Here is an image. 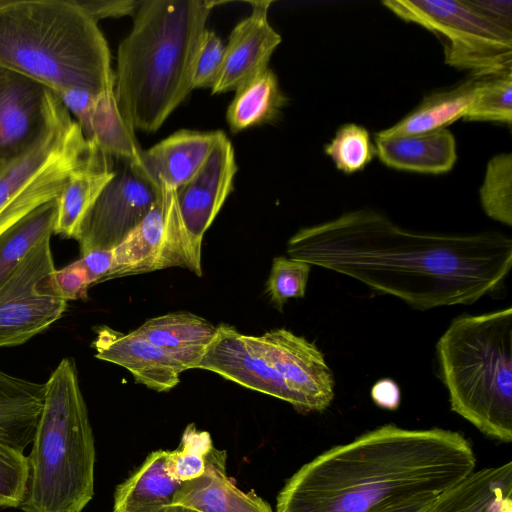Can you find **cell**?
Instances as JSON below:
<instances>
[{
    "label": "cell",
    "instance_id": "cell-1",
    "mask_svg": "<svg viewBox=\"0 0 512 512\" xmlns=\"http://www.w3.org/2000/svg\"><path fill=\"white\" fill-rule=\"evenodd\" d=\"M286 250L422 311L470 305L501 288L512 268V240L502 233L415 232L370 209L302 228Z\"/></svg>",
    "mask_w": 512,
    "mask_h": 512
},
{
    "label": "cell",
    "instance_id": "cell-2",
    "mask_svg": "<svg viewBox=\"0 0 512 512\" xmlns=\"http://www.w3.org/2000/svg\"><path fill=\"white\" fill-rule=\"evenodd\" d=\"M475 466L458 432L387 424L304 464L279 492L276 512H422Z\"/></svg>",
    "mask_w": 512,
    "mask_h": 512
},
{
    "label": "cell",
    "instance_id": "cell-3",
    "mask_svg": "<svg viewBox=\"0 0 512 512\" xmlns=\"http://www.w3.org/2000/svg\"><path fill=\"white\" fill-rule=\"evenodd\" d=\"M219 2L145 0L118 48L114 95L134 129L155 132L192 90V66L206 21Z\"/></svg>",
    "mask_w": 512,
    "mask_h": 512
},
{
    "label": "cell",
    "instance_id": "cell-4",
    "mask_svg": "<svg viewBox=\"0 0 512 512\" xmlns=\"http://www.w3.org/2000/svg\"><path fill=\"white\" fill-rule=\"evenodd\" d=\"M0 65L54 93L114 91L107 41L74 0H0Z\"/></svg>",
    "mask_w": 512,
    "mask_h": 512
},
{
    "label": "cell",
    "instance_id": "cell-5",
    "mask_svg": "<svg viewBox=\"0 0 512 512\" xmlns=\"http://www.w3.org/2000/svg\"><path fill=\"white\" fill-rule=\"evenodd\" d=\"M23 512H82L94 494L95 446L75 360L63 358L45 382L32 441Z\"/></svg>",
    "mask_w": 512,
    "mask_h": 512
},
{
    "label": "cell",
    "instance_id": "cell-6",
    "mask_svg": "<svg viewBox=\"0 0 512 512\" xmlns=\"http://www.w3.org/2000/svg\"><path fill=\"white\" fill-rule=\"evenodd\" d=\"M451 410L480 432L512 440V308L452 320L436 344Z\"/></svg>",
    "mask_w": 512,
    "mask_h": 512
},
{
    "label": "cell",
    "instance_id": "cell-7",
    "mask_svg": "<svg viewBox=\"0 0 512 512\" xmlns=\"http://www.w3.org/2000/svg\"><path fill=\"white\" fill-rule=\"evenodd\" d=\"M511 1L390 0L401 19L433 33L445 63L483 78L512 71Z\"/></svg>",
    "mask_w": 512,
    "mask_h": 512
},
{
    "label": "cell",
    "instance_id": "cell-8",
    "mask_svg": "<svg viewBox=\"0 0 512 512\" xmlns=\"http://www.w3.org/2000/svg\"><path fill=\"white\" fill-rule=\"evenodd\" d=\"M113 158L88 141L60 101L45 136L0 168V235L41 205L55 200L71 175Z\"/></svg>",
    "mask_w": 512,
    "mask_h": 512
},
{
    "label": "cell",
    "instance_id": "cell-9",
    "mask_svg": "<svg viewBox=\"0 0 512 512\" xmlns=\"http://www.w3.org/2000/svg\"><path fill=\"white\" fill-rule=\"evenodd\" d=\"M50 240L47 235L37 242L0 284V348L27 342L66 311L67 301L50 283L56 269Z\"/></svg>",
    "mask_w": 512,
    "mask_h": 512
},
{
    "label": "cell",
    "instance_id": "cell-10",
    "mask_svg": "<svg viewBox=\"0 0 512 512\" xmlns=\"http://www.w3.org/2000/svg\"><path fill=\"white\" fill-rule=\"evenodd\" d=\"M245 342L270 365L288 391L290 404L301 412H321L334 398V378L322 352L293 332L277 328Z\"/></svg>",
    "mask_w": 512,
    "mask_h": 512
},
{
    "label": "cell",
    "instance_id": "cell-11",
    "mask_svg": "<svg viewBox=\"0 0 512 512\" xmlns=\"http://www.w3.org/2000/svg\"><path fill=\"white\" fill-rule=\"evenodd\" d=\"M118 161L112 179L89 208L74 236L81 256L117 247L143 221L157 198V192L135 173L130 163Z\"/></svg>",
    "mask_w": 512,
    "mask_h": 512
},
{
    "label": "cell",
    "instance_id": "cell-12",
    "mask_svg": "<svg viewBox=\"0 0 512 512\" xmlns=\"http://www.w3.org/2000/svg\"><path fill=\"white\" fill-rule=\"evenodd\" d=\"M236 173L234 148L225 134L201 169L176 189L185 268L197 276H202L201 248L204 234L231 193Z\"/></svg>",
    "mask_w": 512,
    "mask_h": 512
},
{
    "label": "cell",
    "instance_id": "cell-13",
    "mask_svg": "<svg viewBox=\"0 0 512 512\" xmlns=\"http://www.w3.org/2000/svg\"><path fill=\"white\" fill-rule=\"evenodd\" d=\"M59 104L47 87L0 65V168L45 136Z\"/></svg>",
    "mask_w": 512,
    "mask_h": 512
},
{
    "label": "cell",
    "instance_id": "cell-14",
    "mask_svg": "<svg viewBox=\"0 0 512 512\" xmlns=\"http://www.w3.org/2000/svg\"><path fill=\"white\" fill-rule=\"evenodd\" d=\"M91 346L95 357L128 370L136 383L157 392L173 389L186 370L181 362L164 349L137 335L123 334L108 326L95 328Z\"/></svg>",
    "mask_w": 512,
    "mask_h": 512
},
{
    "label": "cell",
    "instance_id": "cell-15",
    "mask_svg": "<svg viewBox=\"0 0 512 512\" xmlns=\"http://www.w3.org/2000/svg\"><path fill=\"white\" fill-rule=\"evenodd\" d=\"M272 1H253L249 16L236 24L225 46L223 62L212 94L235 90L260 70L268 67L281 36L270 25L267 17Z\"/></svg>",
    "mask_w": 512,
    "mask_h": 512
},
{
    "label": "cell",
    "instance_id": "cell-16",
    "mask_svg": "<svg viewBox=\"0 0 512 512\" xmlns=\"http://www.w3.org/2000/svg\"><path fill=\"white\" fill-rule=\"evenodd\" d=\"M224 135L221 130H179L143 150L139 161L131 166L155 191L160 185L176 190L201 169Z\"/></svg>",
    "mask_w": 512,
    "mask_h": 512
},
{
    "label": "cell",
    "instance_id": "cell-17",
    "mask_svg": "<svg viewBox=\"0 0 512 512\" xmlns=\"http://www.w3.org/2000/svg\"><path fill=\"white\" fill-rule=\"evenodd\" d=\"M197 369L211 371L244 388L264 393L290 404L281 380L265 359L244 340L233 326L220 324Z\"/></svg>",
    "mask_w": 512,
    "mask_h": 512
},
{
    "label": "cell",
    "instance_id": "cell-18",
    "mask_svg": "<svg viewBox=\"0 0 512 512\" xmlns=\"http://www.w3.org/2000/svg\"><path fill=\"white\" fill-rule=\"evenodd\" d=\"M226 461V451L213 447L204 474L181 484L172 507L195 512H273L253 491L245 493L234 484L227 475Z\"/></svg>",
    "mask_w": 512,
    "mask_h": 512
},
{
    "label": "cell",
    "instance_id": "cell-19",
    "mask_svg": "<svg viewBox=\"0 0 512 512\" xmlns=\"http://www.w3.org/2000/svg\"><path fill=\"white\" fill-rule=\"evenodd\" d=\"M374 145L383 164L402 171L442 174L457 160L456 141L447 128L400 136L375 134Z\"/></svg>",
    "mask_w": 512,
    "mask_h": 512
},
{
    "label": "cell",
    "instance_id": "cell-20",
    "mask_svg": "<svg viewBox=\"0 0 512 512\" xmlns=\"http://www.w3.org/2000/svg\"><path fill=\"white\" fill-rule=\"evenodd\" d=\"M143 221L113 249L104 281L166 269V203L161 189Z\"/></svg>",
    "mask_w": 512,
    "mask_h": 512
},
{
    "label": "cell",
    "instance_id": "cell-21",
    "mask_svg": "<svg viewBox=\"0 0 512 512\" xmlns=\"http://www.w3.org/2000/svg\"><path fill=\"white\" fill-rule=\"evenodd\" d=\"M137 335L164 349L188 369H197L206 349L217 335V327L190 312H175L148 319Z\"/></svg>",
    "mask_w": 512,
    "mask_h": 512
},
{
    "label": "cell",
    "instance_id": "cell-22",
    "mask_svg": "<svg viewBox=\"0 0 512 512\" xmlns=\"http://www.w3.org/2000/svg\"><path fill=\"white\" fill-rule=\"evenodd\" d=\"M422 512H512V463L474 471Z\"/></svg>",
    "mask_w": 512,
    "mask_h": 512
},
{
    "label": "cell",
    "instance_id": "cell-23",
    "mask_svg": "<svg viewBox=\"0 0 512 512\" xmlns=\"http://www.w3.org/2000/svg\"><path fill=\"white\" fill-rule=\"evenodd\" d=\"M167 450L150 453L114 494L113 512H170L181 486L168 469Z\"/></svg>",
    "mask_w": 512,
    "mask_h": 512
},
{
    "label": "cell",
    "instance_id": "cell-24",
    "mask_svg": "<svg viewBox=\"0 0 512 512\" xmlns=\"http://www.w3.org/2000/svg\"><path fill=\"white\" fill-rule=\"evenodd\" d=\"M45 395V383L0 369V442L24 451L34 438Z\"/></svg>",
    "mask_w": 512,
    "mask_h": 512
},
{
    "label": "cell",
    "instance_id": "cell-25",
    "mask_svg": "<svg viewBox=\"0 0 512 512\" xmlns=\"http://www.w3.org/2000/svg\"><path fill=\"white\" fill-rule=\"evenodd\" d=\"M480 86V78L471 77L456 86L433 92L393 126L381 130L380 136L420 134L447 128L463 119L473 103Z\"/></svg>",
    "mask_w": 512,
    "mask_h": 512
},
{
    "label": "cell",
    "instance_id": "cell-26",
    "mask_svg": "<svg viewBox=\"0 0 512 512\" xmlns=\"http://www.w3.org/2000/svg\"><path fill=\"white\" fill-rule=\"evenodd\" d=\"M276 74L266 67L235 89L226 119L231 132L274 121L286 104Z\"/></svg>",
    "mask_w": 512,
    "mask_h": 512
},
{
    "label": "cell",
    "instance_id": "cell-27",
    "mask_svg": "<svg viewBox=\"0 0 512 512\" xmlns=\"http://www.w3.org/2000/svg\"><path fill=\"white\" fill-rule=\"evenodd\" d=\"M84 137L104 154L118 160L136 164L142 148L135 130L122 117L114 91L98 96L89 111L88 120L81 130Z\"/></svg>",
    "mask_w": 512,
    "mask_h": 512
},
{
    "label": "cell",
    "instance_id": "cell-28",
    "mask_svg": "<svg viewBox=\"0 0 512 512\" xmlns=\"http://www.w3.org/2000/svg\"><path fill=\"white\" fill-rule=\"evenodd\" d=\"M113 175L114 162L73 173L56 198L54 234L74 239L83 217Z\"/></svg>",
    "mask_w": 512,
    "mask_h": 512
},
{
    "label": "cell",
    "instance_id": "cell-29",
    "mask_svg": "<svg viewBox=\"0 0 512 512\" xmlns=\"http://www.w3.org/2000/svg\"><path fill=\"white\" fill-rule=\"evenodd\" d=\"M56 208V199L47 202L0 235V284L37 242L54 234Z\"/></svg>",
    "mask_w": 512,
    "mask_h": 512
},
{
    "label": "cell",
    "instance_id": "cell-30",
    "mask_svg": "<svg viewBox=\"0 0 512 512\" xmlns=\"http://www.w3.org/2000/svg\"><path fill=\"white\" fill-rule=\"evenodd\" d=\"M485 214L501 224L512 226V154L500 153L487 164L479 191Z\"/></svg>",
    "mask_w": 512,
    "mask_h": 512
},
{
    "label": "cell",
    "instance_id": "cell-31",
    "mask_svg": "<svg viewBox=\"0 0 512 512\" xmlns=\"http://www.w3.org/2000/svg\"><path fill=\"white\" fill-rule=\"evenodd\" d=\"M464 121H489L511 125L512 71L480 78L475 99Z\"/></svg>",
    "mask_w": 512,
    "mask_h": 512
},
{
    "label": "cell",
    "instance_id": "cell-32",
    "mask_svg": "<svg viewBox=\"0 0 512 512\" xmlns=\"http://www.w3.org/2000/svg\"><path fill=\"white\" fill-rule=\"evenodd\" d=\"M335 167L345 174L363 170L376 155L368 130L355 123L340 126L324 147Z\"/></svg>",
    "mask_w": 512,
    "mask_h": 512
},
{
    "label": "cell",
    "instance_id": "cell-33",
    "mask_svg": "<svg viewBox=\"0 0 512 512\" xmlns=\"http://www.w3.org/2000/svg\"><path fill=\"white\" fill-rule=\"evenodd\" d=\"M211 435L188 425L177 449L169 451L168 469L172 477L181 483L204 474L207 456L213 448Z\"/></svg>",
    "mask_w": 512,
    "mask_h": 512
},
{
    "label": "cell",
    "instance_id": "cell-34",
    "mask_svg": "<svg viewBox=\"0 0 512 512\" xmlns=\"http://www.w3.org/2000/svg\"><path fill=\"white\" fill-rule=\"evenodd\" d=\"M311 266L294 258L280 256L273 259L266 292L277 310L282 312L289 299L305 296Z\"/></svg>",
    "mask_w": 512,
    "mask_h": 512
},
{
    "label": "cell",
    "instance_id": "cell-35",
    "mask_svg": "<svg viewBox=\"0 0 512 512\" xmlns=\"http://www.w3.org/2000/svg\"><path fill=\"white\" fill-rule=\"evenodd\" d=\"M29 476V458L24 451L0 442V508L22 505Z\"/></svg>",
    "mask_w": 512,
    "mask_h": 512
},
{
    "label": "cell",
    "instance_id": "cell-36",
    "mask_svg": "<svg viewBox=\"0 0 512 512\" xmlns=\"http://www.w3.org/2000/svg\"><path fill=\"white\" fill-rule=\"evenodd\" d=\"M225 53V46L214 31L205 29L196 50L191 87L212 88L219 74Z\"/></svg>",
    "mask_w": 512,
    "mask_h": 512
},
{
    "label": "cell",
    "instance_id": "cell-37",
    "mask_svg": "<svg viewBox=\"0 0 512 512\" xmlns=\"http://www.w3.org/2000/svg\"><path fill=\"white\" fill-rule=\"evenodd\" d=\"M50 283L56 296L69 300H87L88 289L94 285V280L82 258L69 265L54 270Z\"/></svg>",
    "mask_w": 512,
    "mask_h": 512
},
{
    "label": "cell",
    "instance_id": "cell-38",
    "mask_svg": "<svg viewBox=\"0 0 512 512\" xmlns=\"http://www.w3.org/2000/svg\"><path fill=\"white\" fill-rule=\"evenodd\" d=\"M95 22L106 18L134 15L140 1L137 0H74Z\"/></svg>",
    "mask_w": 512,
    "mask_h": 512
},
{
    "label": "cell",
    "instance_id": "cell-39",
    "mask_svg": "<svg viewBox=\"0 0 512 512\" xmlns=\"http://www.w3.org/2000/svg\"><path fill=\"white\" fill-rule=\"evenodd\" d=\"M371 397L377 406L388 410H395L398 408L401 400L400 388L391 379H380L373 385Z\"/></svg>",
    "mask_w": 512,
    "mask_h": 512
},
{
    "label": "cell",
    "instance_id": "cell-40",
    "mask_svg": "<svg viewBox=\"0 0 512 512\" xmlns=\"http://www.w3.org/2000/svg\"><path fill=\"white\" fill-rule=\"evenodd\" d=\"M170 512H195L189 509L181 508V507H172Z\"/></svg>",
    "mask_w": 512,
    "mask_h": 512
}]
</instances>
